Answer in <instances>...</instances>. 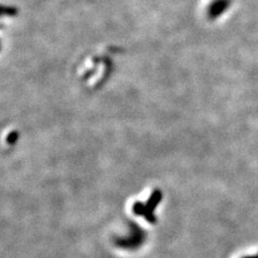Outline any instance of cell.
<instances>
[{
    "label": "cell",
    "mask_w": 258,
    "mask_h": 258,
    "mask_svg": "<svg viewBox=\"0 0 258 258\" xmlns=\"http://www.w3.org/2000/svg\"><path fill=\"white\" fill-rule=\"evenodd\" d=\"M244 258H258V253L255 254V255H251V256H246Z\"/></svg>",
    "instance_id": "6da1fadb"
}]
</instances>
